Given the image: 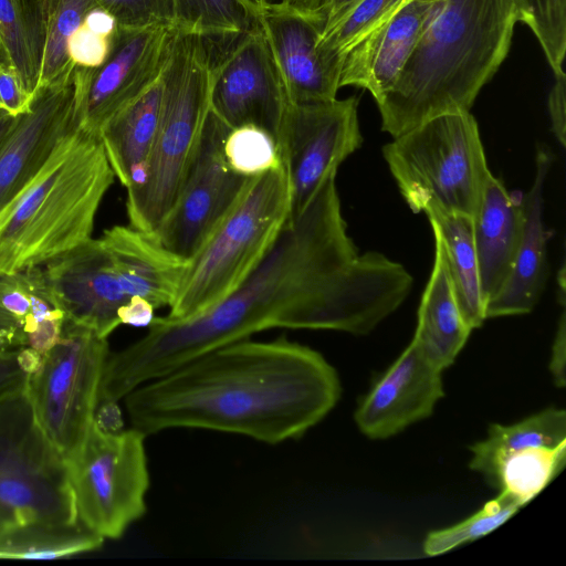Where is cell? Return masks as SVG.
<instances>
[{
    "instance_id": "1",
    "label": "cell",
    "mask_w": 566,
    "mask_h": 566,
    "mask_svg": "<svg viewBox=\"0 0 566 566\" xmlns=\"http://www.w3.org/2000/svg\"><path fill=\"white\" fill-rule=\"evenodd\" d=\"M332 176L289 217L260 263L226 298L185 319L154 317L147 333L106 360L99 397L124 399L217 347L271 328L364 335L408 297L413 279L377 251L359 253L347 233Z\"/></svg>"
},
{
    "instance_id": "2",
    "label": "cell",
    "mask_w": 566,
    "mask_h": 566,
    "mask_svg": "<svg viewBox=\"0 0 566 566\" xmlns=\"http://www.w3.org/2000/svg\"><path fill=\"white\" fill-rule=\"evenodd\" d=\"M335 368L286 338L217 347L125 396L132 427L146 436L188 428L276 444L302 437L340 397Z\"/></svg>"
},
{
    "instance_id": "3",
    "label": "cell",
    "mask_w": 566,
    "mask_h": 566,
    "mask_svg": "<svg viewBox=\"0 0 566 566\" xmlns=\"http://www.w3.org/2000/svg\"><path fill=\"white\" fill-rule=\"evenodd\" d=\"M517 21L513 0H434L394 85L377 101L397 137L438 115L470 112L505 60Z\"/></svg>"
},
{
    "instance_id": "4",
    "label": "cell",
    "mask_w": 566,
    "mask_h": 566,
    "mask_svg": "<svg viewBox=\"0 0 566 566\" xmlns=\"http://www.w3.org/2000/svg\"><path fill=\"white\" fill-rule=\"evenodd\" d=\"M115 175L98 135L75 129L0 216V274L41 266L92 238Z\"/></svg>"
},
{
    "instance_id": "5",
    "label": "cell",
    "mask_w": 566,
    "mask_h": 566,
    "mask_svg": "<svg viewBox=\"0 0 566 566\" xmlns=\"http://www.w3.org/2000/svg\"><path fill=\"white\" fill-rule=\"evenodd\" d=\"M211 65L207 39L174 30L153 153L140 184L127 190V217L135 229L153 234L176 200L210 113Z\"/></svg>"
},
{
    "instance_id": "6",
    "label": "cell",
    "mask_w": 566,
    "mask_h": 566,
    "mask_svg": "<svg viewBox=\"0 0 566 566\" xmlns=\"http://www.w3.org/2000/svg\"><path fill=\"white\" fill-rule=\"evenodd\" d=\"M290 211L282 165L252 178L232 209L187 260L166 316L189 318L226 298L266 254Z\"/></svg>"
},
{
    "instance_id": "7",
    "label": "cell",
    "mask_w": 566,
    "mask_h": 566,
    "mask_svg": "<svg viewBox=\"0 0 566 566\" xmlns=\"http://www.w3.org/2000/svg\"><path fill=\"white\" fill-rule=\"evenodd\" d=\"M382 156L415 213L432 205L473 219L491 171L470 112L438 115L392 137Z\"/></svg>"
},
{
    "instance_id": "8",
    "label": "cell",
    "mask_w": 566,
    "mask_h": 566,
    "mask_svg": "<svg viewBox=\"0 0 566 566\" xmlns=\"http://www.w3.org/2000/svg\"><path fill=\"white\" fill-rule=\"evenodd\" d=\"M0 523L77 524L66 459L39 426L25 386L0 398Z\"/></svg>"
},
{
    "instance_id": "9",
    "label": "cell",
    "mask_w": 566,
    "mask_h": 566,
    "mask_svg": "<svg viewBox=\"0 0 566 566\" xmlns=\"http://www.w3.org/2000/svg\"><path fill=\"white\" fill-rule=\"evenodd\" d=\"M146 434L130 427L107 433L92 423L66 459L76 521L104 539H117L146 513L150 476Z\"/></svg>"
},
{
    "instance_id": "10",
    "label": "cell",
    "mask_w": 566,
    "mask_h": 566,
    "mask_svg": "<svg viewBox=\"0 0 566 566\" xmlns=\"http://www.w3.org/2000/svg\"><path fill=\"white\" fill-rule=\"evenodd\" d=\"M108 356L106 337L65 319L59 342L28 377L36 421L65 459L78 450L93 423Z\"/></svg>"
},
{
    "instance_id": "11",
    "label": "cell",
    "mask_w": 566,
    "mask_h": 566,
    "mask_svg": "<svg viewBox=\"0 0 566 566\" xmlns=\"http://www.w3.org/2000/svg\"><path fill=\"white\" fill-rule=\"evenodd\" d=\"M355 96L287 103L276 137L290 190V217L298 216L339 165L363 143Z\"/></svg>"
},
{
    "instance_id": "12",
    "label": "cell",
    "mask_w": 566,
    "mask_h": 566,
    "mask_svg": "<svg viewBox=\"0 0 566 566\" xmlns=\"http://www.w3.org/2000/svg\"><path fill=\"white\" fill-rule=\"evenodd\" d=\"M230 128L211 112L190 167L170 210L153 233L187 261L206 242L252 178L233 171L223 154Z\"/></svg>"
},
{
    "instance_id": "13",
    "label": "cell",
    "mask_w": 566,
    "mask_h": 566,
    "mask_svg": "<svg viewBox=\"0 0 566 566\" xmlns=\"http://www.w3.org/2000/svg\"><path fill=\"white\" fill-rule=\"evenodd\" d=\"M174 27H117L106 60L97 67L75 65L74 122L98 135L103 126L138 97L164 67Z\"/></svg>"
},
{
    "instance_id": "14",
    "label": "cell",
    "mask_w": 566,
    "mask_h": 566,
    "mask_svg": "<svg viewBox=\"0 0 566 566\" xmlns=\"http://www.w3.org/2000/svg\"><path fill=\"white\" fill-rule=\"evenodd\" d=\"M226 44L212 54L210 112L230 129L253 125L276 143L289 99L259 21Z\"/></svg>"
},
{
    "instance_id": "15",
    "label": "cell",
    "mask_w": 566,
    "mask_h": 566,
    "mask_svg": "<svg viewBox=\"0 0 566 566\" xmlns=\"http://www.w3.org/2000/svg\"><path fill=\"white\" fill-rule=\"evenodd\" d=\"M75 64L39 87L29 112L19 115L0 144V216L32 185L74 122Z\"/></svg>"
},
{
    "instance_id": "16",
    "label": "cell",
    "mask_w": 566,
    "mask_h": 566,
    "mask_svg": "<svg viewBox=\"0 0 566 566\" xmlns=\"http://www.w3.org/2000/svg\"><path fill=\"white\" fill-rule=\"evenodd\" d=\"M258 21L294 104L336 98L342 63L317 48L324 27L319 14L301 12L281 1L258 7Z\"/></svg>"
},
{
    "instance_id": "17",
    "label": "cell",
    "mask_w": 566,
    "mask_h": 566,
    "mask_svg": "<svg viewBox=\"0 0 566 566\" xmlns=\"http://www.w3.org/2000/svg\"><path fill=\"white\" fill-rule=\"evenodd\" d=\"M41 266L66 319L106 338L120 325L118 311L130 297L101 238H91Z\"/></svg>"
},
{
    "instance_id": "18",
    "label": "cell",
    "mask_w": 566,
    "mask_h": 566,
    "mask_svg": "<svg viewBox=\"0 0 566 566\" xmlns=\"http://www.w3.org/2000/svg\"><path fill=\"white\" fill-rule=\"evenodd\" d=\"M442 369L411 339L355 412L360 431L386 439L428 418L443 396Z\"/></svg>"
},
{
    "instance_id": "19",
    "label": "cell",
    "mask_w": 566,
    "mask_h": 566,
    "mask_svg": "<svg viewBox=\"0 0 566 566\" xmlns=\"http://www.w3.org/2000/svg\"><path fill=\"white\" fill-rule=\"evenodd\" d=\"M552 163L551 149L538 146L533 185L523 193L524 230L521 244L507 281L486 303V318L532 312L545 289L548 234L544 226V186Z\"/></svg>"
},
{
    "instance_id": "20",
    "label": "cell",
    "mask_w": 566,
    "mask_h": 566,
    "mask_svg": "<svg viewBox=\"0 0 566 566\" xmlns=\"http://www.w3.org/2000/svg\"><path fill=\"white\" fill-rule=\"evenodd\" d=\"M434 0H405L379 27L345 55L339 87L367 90L377 101L395 83L409 57Z\"/></svg>"
},
{
    "instance_id": "21",
    "label": "cell",
    "mask_w": 566,
    "mask_h": 566,
    "mask_svg": "<svg viewBox=\"0 0 566 566\" xmlns=\"http://www.w3.org/2000/svg\"><path fill=\"white\" fill-rule=\"evenodd\" d=\"M472 220L481 290L488 303L503 287L515 262L524 230L523 193L510 192L491 172Z\"/></svg>"
},
{
    "instance_id": "22",
    "label": "cell",
    "mask_w": 566,
    "mask_h": 566,
    "mask_svg": "<svg viewBox=\"0 0 566 566\" xmlns=\"http://www.w3.org/2000/svg\"><path fill=\"white\" fill-rule=\"evenodd\" d=\"M101 240L130 298L143 297L156 310L171 305L187 261L168 251L154 234L132 226L107 229Z\"/></svg>"
},
{
    "instance_id": "23",
    "label": "cell",
    "mask_w": 566,
    "mask_h": 566,
    "mask_svg": "<svg viewBox=\"0 0 566 566\" xmlns=\"http://www.w3.org/2000/svg\"><path fill=\"white\" fill-rule=\"evenodd\" d=\"M65 319L42 266L0 274V324L17 347L44 355L59 342Z\"/></svg>"
},
{
    "instance_id": "24",
    "label": "cell",
    "mask_w": 566,
    "mask_h": 566,
    "mask_svg": "<svg viewBox=\"0 0 566 566\" xmlns=\"http://www.w3.org/2000/svg\"><path fill=\"white\" fill-rule=\"evenodd\" d=\"M161 97L160 73L138 97L116 113L98 134L115 178L127 190L140 184L145 175L157 135Z\"/></svg>"
},
{
    "instance_id": "25",
    "label": "cell",
    "mask_w": 566,
    "mask_h": 566,
    "mask_svg": "<svg viewBox=\"0 0 566 566\" xmlns=\"http://www.w3.org/2000/svg\"><path fill=\"white\" fill-rule=\"evenodd\" d=\"M471 331L458 305L442 244L434 237L433 266L421 296L412 340L443 370L454 361Z\"/></svg>"
},
{
    "instance_id": "26",
    "label": "cell",
    "mask_w": 566,
    "mask_h": 566,
    "mask_svg": "<svg viewBox=\"0 0 566 566\" xmlns=\"http://www.w3.org/2000/svg\"><path fill=\"white\" fill-rule=\"evenodd\" d=\"M433 235L442 244L454 295L465 323L471 329L486 319V302L482 294L471 217L427 206Z\"/></svg>"
},
{
    "instance_id": "27",
    "label": "cell",
    "mask_w": 566,
    "mask_h": 566,
    "mask_svg": "<svg viewBox=\"0 0 566 566\" xmlns=\"http://www.w3.org/2000/svg\"><path fill=\"white\" fill-rule=\"evenodd\" d=\"M565 442V410L547 408L510 426H490L488 437L470 448V468L490 483L497 465L509 453L532 446H559Z\"/></svg>"
},
{
    "instance_id": "28",
    "label": "cell",
    "mask_w": 566,
    "mask_h": 566,
    "mask_svg": "<svg viewBox=\"0 0 566 566\" xmlns=\"http://www.w3.org/2000/svg\"><path fill=\"white\" fill-rule=\"evenodd\" d=\"M0 39L25 90L34 96L45 48L41 0H0Z\"/></svg>"
},
{
    "instance_id": "29",
    "label": "cell",
    "mask_w": 566,
    "mask_h": 566,
    "mask_svg": "<svg viewBox=\"0 0 566 566\" xmlns=\"http://www.w3.org/2000/svg\"><path fill=\"white\" fill-rule=\"evenodd\" d=\"M104 538L82 525L0 527V559H57L98 549Z\"/></svg>"
},
{
    "instance_id": "30",
    "label": "cell",
    "mask_w": 566,
    "mask_h": 566,
    "mask_svg": "<svg viewBox=\"0 0 566 566\" xmlns=\"http://www.w3.org/2000/svg\"><path fill=\"white\" fill-rule=\"evenodd\" d=\"M565 455L566 442L514 451L502 459L490 484L523 506L558 474L564 467Z\"/></svg>"
},
{
    "instance_id": "31",
    "label": "cell",
    "mask_w": 566,
    "mask_h": 566,
    "mask_svg": "<svg viewBox=\"0 0 566 566\" xmlns=\"http://www.w3.org/2000/svg\"><path fill=\"white\" fill-rule=\"evenodd\" d=\"M174 28L211 42L233 39L258 24L251 0H172Z\"/></svg>"
},
{
    "instance_id": "32",
    "label": "cell",
    "mask_w": 566,
    "mask_h": 566,
    "mask_svg": "<svg viewBox=\"0 0 566 566\" xmlns=\"http://www.w3.org/2000/svg\"><path fill=\"white\" fill-rule=\"evenodd\" d=\"M45 22V48L39 87L61 76L74 63L69 42L87 13L97 7L94 0H41Z\"/></svg>"
},
{
    "instance_id": "33",
    "label": "cell",
    "mask_w": 566,
    "mask_h": 566,
    "mask_svg": "<svg viewBox=\"0 0 566 566\" xmlns=\"http://www.w3.org/2000/svg\"><path fill=\"white\" fill-rule=\"evenodd\" d=\"M405 0H360L340 19L322 30L317 48L343 64L346 53L386 21Z\"/></svg>"
},
{
    "instance_id": "34",
    "label": "cell",
    "mask_w": 566,
    "mask_h": 566,
    "mask_svg": "<svg viewBox=\"0 0 566 566\" xmlns=\"http://www.w3.org/2000/svg\"><path fill=\"white\" fill-rule=\"evenodd\" d=\"M517 21L536 36L555 75L565 74L566 0H513Z\"/></svg>"
},
{
    "instance_id": "35",
    "label": "cell",
    "mask_w": 566,
    "mask_h": 566,
    "mask_svg": "<svg viewBox=\"0 0 566 566\" xmlns=\"http://www.w3.org/2000/svg\"><path fill=\"white\" fill-rule=\"evenodd\" d=\"M522 506L500 493L467 520L450 527L430 532L423 543V551L436 556L468 542L478 539L511 518Z\"/></svg>"
},
{
    "instance_id": "36",
    "label": "cell",
    "mask_w": 566,
    "mask_h": 566,
    "mask_svg": "<svg viewBox=\"0 0 566 566\" xmlns=\"http://www.w3.org/2000/svg\"><path fill=\"white\" fill-rule=\"evenodd\" d=\"M223 154L229 167L248 178L281 165L274 138L253 125L230 129L224 139Z\"/></svg>"
},
{
    "instance_id": "37",
    "label": "cell",
    "mask_w": 566,
    "mask_h": 566,
    "mask_svg": "<svg viewBox=\"0 0 566 566\" xmlns=\"http://www.w3.org/2000/svg\"><path fill=\"white\" fill-rule=\"evenodd\" d=\"M115 19L117 27L143 29L174 27L172 0H94Z\"/></svg>"
},
{
    "instance_id": "38",
    "label": "cell",
    "mask_w": 566,
    "mask_h": 566,
    "mask_svg": "<svg viewBox=\"0 0 566 566\" xmlns=\"http://www.w3.org/2000/svg\"><path fill=\"white\" fill-rule=\"evenodd\" d=\"M112 36L103 35L82 23L69 42V55L75 65L97 67L107 57Z\"/></svg>"
},
{
    "instance_id": "39",
    "label": "cell",
    "mask_w": 566,
    "mask_h": 566,
    "mask_svg": "<svg viewBox=\"0 0 566 566\" xmlns=\"http://www.w3.org/2000/svg\"><path fill=\"white\" fill-rule=\"evenodd\" d=\"M33 97L11 64H0V108L12 116L30 111Z\"/></svg>"
},
{
    "instance_id": "40",
    "label": "cell",
    "mask_w": 566,
    "mask_h": 566,
    "mask_svg": "<svg viewBox=\"0 0 566 566\" xmlns=\"http://www.w3.org/2000/svg\"><path fill=\"white\" fill-rule=\"evenodd\" d=\"M19 348L0 346V398L23 388L29 375L19 363Z\"/></svg>"
},
{
    "instance_id": "41",
    "label": "cell",
    "mask_w": 566,
    "mask_h": 566,
    "mask_svg": "<svg viewBox=\"0 0 566 566\" xmlns=\"http://www.w3.org/2000/svg\"><path fill=\"white\" fill-rule=\"evenodd\" d=\"M555 83L548 95V113L552 130L562 147L566 142V75H555Z\"/></svg>"
},
{
    "instance_id": "42",
    "label": "cell",
    "mask_w": 566,
    "mask_h": 566,
    "mask_svg": "<svg viewBox=\"0 0 566 566\" xmlns=\"http://www.w3.org/2000/svg\"><path fill=\"white\" fill-rule=\"evenodd\" d=\"M155 310L147 300L134 296L118 311L120 325L148 327L155 317Z\"/></svg>"
},
{
    "instance_id": "43",
    "label": "cell",
    "mask_w": 566,
    "mask_h": 566,
    "mask_svg": "<svg viewBox=\"0 0 566 566\" xmlns=\"http://www.w3.org/2000/svg\"><path fill=\"white\" fill-rule=\"evenodd\" d=\"M565 356H566V318L565 312H562L555 339L552 347L549 370L553 375L556 386L563 388L565 378Z\"/></svg>"
},
{
    "instance_id": "44",
    "label": "cell",
    "mask_w": 566,
    "mask_h": 566,
    "mask_svg": "<svg viewBox=\"0 0 566 566\" xmlns=\"http://www.w3.org/2000/svg\"><path fill=\"white\" fill-rule=\"evenodd\" d=\"M93 421L99 430L107 433H116L124 430V420L118 401L98 399Z\"/></svg>"
},
{
    "instance_id": "45",
    "label": "cell",
    "mask_w": 566,
    "mask_h": 566,
    "mask_svg": "<svg viewBox=\"0 0 566 566\" xmlns=\"http://www.w3.org/2000/svg\"><path fill=\"white\" fill-rule=\"evenodd\" d=\"M360 0H323L318 13L324 20V28L333 24L340 19Z\"/></svg>"
},
{
    "instance_id": "46",
    "label": "cell",
    "mask_w": 566,
    "mask_h": 566,
    "mask_svg": "<svg viewBox=\"0 0 566 566\" xmlns=\"http://www.w3.org/2000/svg\"><path fill=\"white\" fill-rule=\"evenodd\" d=\"M18 356L21 368L28 375L33 374L39 368L43 357L31 347H21Z\"/></svg>"
},
{
    "instance_id": "47",
    "label": "cell",
    "mask_w": 566,
    "mask_h": 566,
    "mask_svg": "<svg viewBox=\"0 0 566 566\" xmlns=\"http://www.w3.org/2000/svg\"><path fill=\"white\" fill-rule=\"evenodd\" d=\"M281 2L308 14H319L323 0H280ZM321 15V14H319Z\"/></svg>"
},
{
    "instance_id": "48",
    "label": "cell",
    "mask_w": 566,
    "mask_h": 566,
    "mask_svg": "<svg viewBox=\"0 0 566 566\" xmlns=\"http://www.w3.org/2000/svg\"><path fill=\"white\" fill-rule=\"evenodd\" d=\"M17 119L18 116H12L0 108V144L9 134V132L13 128Z\"/></svg>"
},
{
    "instance_id": "49",
    "label": "cell",
    "mask_w": 566,
    "mask_h": 566,
    "mask_svg": "<svg viewBox=\"0 0 566 566\" xmlns=\"http://www.w3.org/2000/svg\"><path fill=\"white\" fill-rule=\"evenodd\" d=\"M0 346L1 347H9V348H19L14 346L10 335L8 332L2 327L0 324Z\"/></svg>"
},
{
    "instance_id": "50",
    "label": "cell",
    "mask_w": 566,
    "mask_h": 566,
    "mask_svg": "<svg viewBox=\"0 0 566 566\" xmlns=\"http://www.w3.org/2000/svg\"><path fill=\"white\" fill-rule=\"evenodd\" d=\"M0 64H11L1 39H0Z\"/></svg>"
},
{
    "instance_id": "51",
    "label": "cell",
    "mask_w": 566,
    "mask_h": 566,
    "mask_svg": "<svg viewBox=\"0 0 566 566\" xmlns=\"http://www.w3.org/2000/svg\"><path fill=\"white\" fill-rule=\"evenodd\" d=\"M256 7H260V6H263V4H266L269 2H272L274 0H251Z\"/></svg>"
},
{
    "instance_id": "52",
    "label": "cell",
    "mask_w": 566,
    "mask_h": 566,
    "mask_svg": "<svg viewBox=\"0 0 566 566\" xmlns=\"http://www.w3.org/2000/svg\"><path fill=\"white\" fill-rule=\"evenodd\" d=\"M3 525L0 523V527H2Z\"/></svg>"
}]
</instances>
